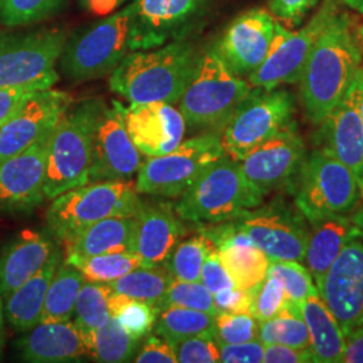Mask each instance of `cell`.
Returning <instances> with one entry per match:
<instances>
[{
  "mask_svg": "<svg viewBox=\"0 0 363 363\" xmlns=\"http://www.w3.org/2000/svg\"><path fill=\"white\" fill-rule=\"evenodd\" d=\"M361 61L359 37L350 15L339 11L316 40L298 79L301 103L312 123L320 124L339 104Z\"/></svg>",
  "mask_w": 363,
  "mask_h": 363,
  "instance_id": "6da1fadb",
  "label": "cell"
},
{
  "mask_svg": "<svg viewBox=\"0 0 363 363\" xmlns=\"http://www.w3.org/2000/svg\"><path fill=\"white\" fill-rule=\"evenodd\" d=\"M198 52L186 39L128 52L111 73L109 88L130 104H178L193 76Z\"/></svg>",
  "mask_w": 363,
  "mask_h": 363,
  "instance_id": "7a4b0ae2",
  "label": "cell"
},
{
  "mask_svg": "<svg viewBox=\"0 0 363 363\" xmlns=\"http://www.w3.org/2000/svg\"><path fill=\"white\" fill-rule=\"evenodd\" d=\"M104 108L99 99L70 106L49 136L45 195H58L89 183V169L97 123Z\"/></svg>",
  "mask_w": 363,
  "mask_h": 363,
  "instance_id": "3957f363",
  "label": "cell"
},
{
  "mask_svg": "<svg viewBox=\"0 0 363 363\" xmlns=\"http://www.w3.org/2000/svg\"><path fill=\"white\" fill-rule=\"evenodd\" d=\"M250 84L237 76L214 45L198 52L194 72L178 103V109L193 130H220L252 91Z\"/></svg>",
  "mask_w": 363,
  "mask_h": 363,
  "instance_id": "277c9868",
  "label": "cell"
},
{
  "mask_svg": "<svg viewBox=\"0 0 363 363\" xmlns=\"http://www.w3.org/2000/svg\"><path fill=\"white\" fill-rule=\"evenodd\" d=\"M264 195L250 184L238 162L225 155L205 169L174 205L182 220L218 225L259 208Z\"/></svg>",
  "mask_w": 363,
  "mask_h": 363,
  "instance_id": "5b68a950",
  "label": "cell"
},
{
  "mask_svg": "<svg viewBox=\"0 0 363 363\" xmlns=\"http://www.w3.org/2000/svg\"><path fill=\"white\" fill-rule=\"evenodd\" d=\"M132 1L66 38L60 57L67 79L85 82L111 74L132 52Z\"/></svg>",
  "mask_w": 363,
  "mask_h": 363,
  "instance_id": "8992f818",
  "label": "cell"
},
{
  "mask_svg": "<svg viewBox=\"0 0 363 363\" xmlns=\"http://www.w3.org/2000/svg\"><path fill=\"white\" fill-rule=\"evenodd\" d=\"M143 199L132 181L86 183L52 199L46 211L49 233L61 244L94 222L132 217Z\"/></svg>",
  "mask_w": 363,
  "mask_h": 363,
  "instance_id": "52a82bcc",
  "label": "cell"
},
{
  "mask_svg": "<svg viewBox=\"0 0 363 363\" xmlns=\"http://www.w3.org/2000/svg\"><path fill=\"white\" fill-rule=\"evenodd\" d=\"M296 106L289 91L253 88L220 130L225 154L235 162L259 144L294 125Z\"/></svg>",
  "mask_w": 363,
  "mask_h": 363,
  "instance_id": "ba28073f",
  "label": "cell"
},
{
  "mask_svg": "<svg viewBox=\"0 0 363 363\" xmlns=\"http://www.w3.org/2000/svg\"><path fill=\"white\" fill-rule=\"evenodd\" d=\"M66 34L60 28L0 34V89L42 86L58 81L60 61Z\"/></svg>",
  "mask_w": 363,
  "mask_h": 363,
  "instance_id": "9c48e42d",
  "label": "cell"
},
{
  "mask_svg": "<svg viewBox=\"0 0 363 363\" xmlns=\"http://www.w3.org/2000/svg\"><path fill=\"white\" fill-rule=\"evenodd\" d=\"M298 175L295 203L310 223L349 213L362 196L355 175L322 148L306 156Z\"/></svg>",
  "mask_w": 363,
  "mask_h": 363,
  "instance_id": "30bf717a",
  "label": "cell"
},
{
  "mask_svg": "<svg viewBox=\"0 0 363 363\" xmlns=\"http://www.w3.org/2000/svg\"><path fill=\"white\" fill-rule=\"evenodd\" d=\"M225 155L218 132L196 135L166 155L145 157L138 171L136 190L139 194L178 198Z\"/></svg>",
  "mask_w": 363,
  "mask_h": 363,
  "instance_id": "8fae6325",
  "label": "cell"
},
{
  "mask_svg": "<svg viewBox=\"0 0 363 363\" xmlns=\"http://www.w3.org/2000/svg\"><path fill=\"white\" fill-rule=\"evenodd\" d=\"M342 0H322L310 21L296 31L277 23L272 48L264 62L247 76L252 88L272 91L286 84L298 82L316 40L340 11Z\"/></svg>",
  "mask_w": 363,
  "mask_h": 363,
  "instance_id": "7c38bea8",
  "label": "cell"
},
{
  "mask_svg": "<svg viewBox=\"0 0 363 363\" xmlns=\"http://www.w3.org/2000/svg\"><path fill=\"white\" fill-rule=\"evenodd\" d=\"M210 0H133L130 49L147 50L186 39Z\"/></svg>",
  "mask_w": 363,
  "mask_h": 363,
  "instance_id": "4fadbf2b",
  "label": "cell"
},
{
  "mask_svg": "<svg viewBox=\"0 0 363 363\" xmlns=\"http://www.w3.org/2000/svg\"><path fill=\"white\" fill-rule=\"evenodd\" d=\"M233 223L271 261H304L310 230L289 208L277 205L259 206Z\"/></svg>",
  "mask_w": 363,
  "mask_h": 363,
  "instance_id": "5bb4252c",
  "label": "cell"
},
{
  "mask_svg": "<svg viewBox=\"0 0 363 363\" xmlns=\"http://www.w3.org/2000/svg\"><path fill=\"white\" fill-rule=\"evenodd\" d=\"M72 104L69 93L52 88L30 94L0 125V162L48 136Z\"/></svg>",
  "mask_w": 363,
  "mask_h": 363,
  "instance_id": "9a60e30c",
  "label": "cell"
},
{
  "mask_svg": "<svg viewBox=\"0 0 363 363\" xmlns=\"http://www.w3.org/2000/svg\"><path fill=\"white\" fill-rule=\"evenodd\" d=\"M318 291L345 335L363 325L362 237L351 238L343 247Z\"/></svg>",
  "mask_w": 363,
  "mask_h": 363,
  "instance_id": "2e32d148",
  "label": "cell"
},
{
  "mask_svg": "<svg viewBox=\"0 0 363 363\" xmlns=\"http://www.w3.org/2000/svg\"><path fill=\"white\" fill-rule=\"evenodd\" d=\"M277 23L269 10L250 9L234 18L214 48L237 76H249L271 50Z\"/></svg>",
  "mask_w": 363,
  "mask_h": 363,
  "instance_id": "e0dca14e",
  "label": "cell"
},
{
  "mask_svg": "<svg viewBox=\"0 0 363 363\" xmlns=\"http://www.w3.org/2000/svg\"><path fill=\"white\" fill-rule=\"evenodd\" d=\"M123 105L113 101L101 111L97 123L89 183L106 181H130L143 163V155L130 140L125 128Z\"/></svg>",
  "mask_w": 363,
  "mask_h": 363,
  "instance_id": "ac0fdd59",
  "label": "cell"
},
{
  "mask_svg": "<svg viewBox=\"0 0 363 363\" xmlns=\"http://www.w3.org/2000/svg\"><path fill=\"white\" fill-rule=\"evenodd\" d=\"M49 136L25 151L0 162V211L31 213L46 199V163Z\"/></svg>",
  "mask_w": 363,
  "mask_h": 363,
  "instance_id": "d6986e66",
  "label": "cell"
},
{
  "mask_svg": "<svg viewBox=\"0 0 363 363\" xmlns=\"http://www.w3.org/2000/svg\"><path fill=\"white\" fill-rule=\"evenodd\" d=\"M304 159V143L291 125L252 150L238 164L250 184L265 195L298 174Z\"/></svg>",
  "mask_w": 363,
  "mask_h": 363,
  "instance_id": "ffe728a7",
  "label": "cell"
},
{
  "mask_svg": "<svg viewBox=\"0 0 363 363\" xmlns=\"http://www.w3.org/2000/svg\"><path fill=\"white\" fill-rule=\"evenodd\" d=\"M130 140L144 157L166 155L184 139L186 121L169 103H140L121 106Z\"/></svg>",
  "mask_w": 363,
  "mask_h": 363,
  "instance_id": "44dd1931",
  "label": "cell"
},
{
  "mask_svg": "<svg viewBox=\"0 0 363 363\" xmlns=\"http://www.w3.org/2000/svg\"><path fill=\"white\" fill-rule=\"evenodd\" d=\"M187 233L172 203H144L133 216L130 250L145 267L163 265Z\"/></svg>",
  "mask_w": 363,
  "mask_h": 363,
  "instance_id": "7402d4cb",
  "label": "cell"
},
{
  "mask_svg": "<svg viewBox=\"0 0 363 363\" xmlns=\"http://www.w3.org/2000/svg\"><path fill=\"white\" fill-rule=\"evenodd\" d=\"M320 125L322 150L350 169L358 179L363 196V124L354 81Z\"/></svg>",
  "mask_w": 363,
  "mask_h": 363,
  "instance_id": "603a6c76",
  "label": "cell"
},
{
  "mask_svg": "<svg viewBox=\"0 0 363 363\" xmlns=\"http://www.w3.org/2000/svg\"><path fill=\"white\" fill-rule=\"evenodd\" d=\"M15 346L25 362H79L88 358V349L73 320L39 322L23 333Z\"/></svg>",
  "mask_w": 363,
  "mask_h": 363,
  "instance_id": "cb8c5ba5",
  "label": "cell"
},
{
  "mask_svg": "<svg viewBox=\"0 0 363 363\" xmlns=\"http://www.w3.org/2000/svg\"><path fill=\"white\" fill-rule=\"evenodd\" d=\"M202 232L214 242L235 286L250 289L267 277L271 259L245 234L238 232L232 220Z\"/></svg>",
  "mask_w": 363,
  "mask_h": 363,
  "instance_id": "d4e9b609",
  "label": "cell"
},
{
  "mask_svg": "<svg viewBox=\"0 0 363 363\" xmlns=\"http://www.w3.org/2000/svg\"><path fill=\"white\" fill-rule=\"evenodd\" d=\"M55 249L49 235L30 229L10 241L0 255V292L3 298L38 272Z\"/></svg>",
  "mask_w": 363,
  "mask_h": 363,
  "instance_id": "484cf974",
  "label": "cell"
},
{
  "mask_svg": "<svg viewBox=\"0 0 363 363\" xmlns=\"http://www.w3.org/2000/svg\"><path fill=\"white\" fill-rule=\"evenodd\" d=\"M304 261L316 286L320 284L325 273L337 259L351 238L358 230L350 216L337 214L311 222Z\"/></svg>",
  "mask_w": 363,
  "mask_h": 363,
  "instance_id": "4316f807",
  "label": "cell"
},
{
  "mask_svg": "<svg viewBox=\"0 0 363 363\" xmlns=\"http://www.w3.org/2000/svg\"><path fill=\"white\" fill-rule=\"evenodd\" d=\"M61 257L62 253L55 249L38 272L4 298L6 320L15 331L23 334L40 322L46 294L61 264Z\"/></svg>",
  "mask_w": 363,
  "mask_h": 363,
  "instance_id": "83f0119b",
  "label": "cell"
},
{
  "mask_svg": "<svg viewBox=\"0 0 363 363\" xmlns=\"http://www.w3.org/2000/svg\"><path fill=\"white\" fill-rule=\"evenodd\" d=\"M132 217H111L94 222L61 242L64 262L105 253L130 252Z\"/></svg>",
  "mask_w": 363,
  "mask_h": 363,
  "instance_id": "f1b7e54d",
  "label": "cell"
},
{
  "mask_svg": "<svg viewBox=\"0 0 363 363\" xmlns=\"http://www.w3.org/2000/svg\"><path fill=\"white\" fill-rule=\"evenodd\" d=\"M298 307L310 333V350L313 362H343L345 334L319 294L303 300Z\"/></svg>",
  "mask_w": 363,
  "mask_h": 363,
  "instance_id": "f546056e",
  "label": "cell"
},
{
  "mask_svg": "<svg viewBox=\"0 0 363 363\" xmlns=\"http://www.w3.org/2000/svg\"><path fill=\"white\" fill-rule=\"evenodd\" d=\"M82 339L88 349V358L103 363L130 362L140 345V340L130 337L115 316Z\"/></svg>",
  "mask_w": 363,
  "mask_h": 363,
  "instance_id": "4dcf8cb0",
  "label": "cell"
},
{
  "mask_svg": "<svg viewBox=\"0 0 363 363\" xmlns=\"http://www.w3.org/2000/svg\"><path fill=\"white\" fill-rule=\"evenodd\" d=\"M84 283L85 277L76 267L66 262L60 264L46 294L40 322L72 320Z\"/></svg>",
  "mask_w": 363,
  "mask_h": 363,
  "instance_id": "1f68e13d",
  "label": "cell"
},
{
  "mask_svg": "<svg viewBox=\"0 0 363 363\" xmlns=\"http://www.w3.org/2000/svg\"><path fill=\"white\" fill-rule=\"evenodd\" d=\"M156 335L169 343L193 337H214L216 315L184 307H169L159 312L155 323Z\"/></svg>",
  "mask_w": 363,
  "mask_h": 363,
  "instance_id": "d6a6232c",
  "label": "cell"
},
{
  "mask_svg": "<svg viewBox=\"0 0 363 363\" xmlns=\"http://www.w3.org/2000/svg\"><path fill=\"white\" fill-rule=\"evenodd\" d=\"M174 276L166 267H140L109 283L112 292L142 300L157 308Z\"/></svg>",
  "mask_w": 363,
  "mask_h": 363,
  "instance_id": "836d02e7",
  "label": "cell"
},
{
  "mask_svg": "<svg viewBox=\"0 0 363 363\" xmlns=\"http://www.w3.org/2000/svg\"><path fill=\"white\" fill-rule=\"evenodd\" d=\"M259 323V339L265 346L284 345L296 349H310V333L296 304L291 303L277 316Z\"/></svg>",
  "mask_w": 363,
  "mask_h": 363,
  "instance_id": "e575fe53",
  "label": "cell"
},
{
  "mask_svg": "<svg viewBox=\"0 0 363 363\" xmlns=\"http://www.w3.org/2000/svg\"><path fill=\"white\" fill-rule=\"evenodd\" d=\"M111 295L112 289L109 284L85 280L79 289L73 313V323L77 327L81 337L103 327L109 320Z\"/></svg>",
  "mask_w": 363,
  "mask_h": 363,
  "instance_id": "d590c367",
  "label": "cell"
},
{
  "mask_svg": "<svg viewBox=\"0 0 363 363\" xmlns=\"http://www.w3.org/2000/svg\"><path fill=\"white\" fill-rule=\"evenodd\" d=\"M214 242L203 232L181 241L174 249L164 267L182 281H201V272L208 252L214 249Z\"/></svg>",
  "mask_w": 363,
  "mask_h": 363,
  "instance_id": "8d00e7d4",
  "label": "cell"
},
{
  "mask_svg": "<svg viewBox=\"0 0 363 363\" xmlns=\"http://www.w3.org/2000/svg\"><path fill=\"white\" fill-rule=\"evenodd\" d=\"M84 274L85 280L109 284L121 276L145 267L143 261L132 252H117L78 259L69 262Z\"/></svg>",
  "mask_w": 363,
  "mask_h": 363,
  "instance_id": "74e56055",
  "label": "cell"
},
{
  "mask_svg": "<svg viewBox=\"0 0 363 363\" xmlns=\"http://www.w3.org/2000/svg\"><path fill=\"white\" fill-rule=\"evenodd\" d=\"M109 311L111 316L118 319L120 325L138 340L148 337L155 328L156 319L159 311L157 308L136 298H130L120 294L112 292L109 298Z\"/></svg>",
  "mask_w": 363,
  "mask_h": 363,
  "instance_id": "f35d334b",
  "label": "cell"
},
{
  "mask_svg": "<svg viewBox=\"0 0 363 363\" xmlns=\"http://www.w3.org/2000/svg\"><path fill=\"white\" fill-rule=\"evenodd\" d=\"M64 0H0V25L23 27L52 16Z\"/></svg>",
  "mask_w": 363,
  "mask_h": 363,
  "instance_id": "ab89813d",
  "label": "cell"
},
{
  "mask_svg": "<svg viewBox=\"0 0 363 363\" xmlns=\"http://www.w3.org/2000/svg\"><path fill=\"white\" fill-rule=\"evenodd\" d=\"M169 307H184L217 315L214 295L201 281H182L174 279L164 296L157 304L160 312Z\"/></svg>",
  "mask_w": 363,
  "mask_h": 363,
  "instance_id": "60d3db41",
  "label": "cell"
},
{
  "mask_svg": "<svg viewBox=\"0 0 363 363\" xmlns=\"http://www.w3.org/2000/svg\"><path fill=\"white\" fill-rule=\"evenodd\" d=\"M267 274L281 281L286 298L296 306L312 295L319 294L318 286L313 284L311 272L298 261H271Z\"/></svg>",
  "mask_w": 363,
  "mask_h": 363,
  "instance_id": "b9f144b4",
  "label": "cell"
},
{
  "mask_svg": "<svg viewBox=\"0 0 363 363\" xmlns=\"http://www.w3.org/2000/svg\"><path fill=\"white\" fill-rule=\"evenodd\" d=\"M259 320L252 313L218 312L216 315L217 345H234L259 339Z\"/></svg>",
  "mask_w": 363,
  "mask_h": 363,
  "instance_id": "7bdbcfd3",
  "label": "cell"
},
{
  "mask_svg": "<svg viewBox=\"0 0 363 363\" xmlns=\"http://www.w3.org/2000/svg\"><path fill=\"white\" fill-rule=\"evenodd\" d=\"M252 292V307L250 313L259 320L264 322L277 316L291 304L286 298L284 286L281 281L273 276H268L253 288Z\"/></svg>",
  "mask_w": 363,
  "mask_h": 363,
  "instance_id": "ee69618b",
  "label": "cell"
},
{
  "mask_svg": "<svg viewBox=\"0 0 363 363\" xmlns=\"http://www.w3.org/2000/svg\"><path fill=\"white\" fill-rule=\"evenodd\" d=\"M177 359L181 363L220 362V349L214 337H186L172 343Z\"/></svg>",
  "mask_w": 363,
  "mask_h": 363,
  "instance_id": "f6af8a7d",
  "label": "cell"
},
{
  "mask_svg": "<svg viewBox=\"0 0 363 363\" xmlns=\"http://www.w3.org/2000/svg\"><path fill=\"white\" fill-rule=\"evenodd\" d=\"M320 0H269V11L286 27L301 25Z\"/></svg>",
  "mask_w": 363,
  "mask_h": 363,
  "instance_id": "bcb514c9",
  "label": "cell"
},
{
  "mask_svg": "<svg viewBox=\"0 0 363 363\" xmlns=\"http://www.w3.org/2000/svg\"><path fill=\"white\" fill-rule=\"evenodd\" d=\"M201 283L206 286L213 295L223 289L235 286L233 279L230 277V274L228 273L220 261L217 247L211 249L206 256L201 272Z\"/></svg>",
  "mask_w": 363,
  "mask_h": 363,
  "instance_id": "7dc6e473",
  "label": "cell"
},
{
  "mask_svg": "<svg viewBox=\"0 0 363 363\" xmlns=\"http://www.w3.org/2000/svg\"><path fill=\"white\" fill-rule=\"evenodd\" d=\"M220 362L261 363L264 362L265 345L259 340H250L234 345H220Z\"/></svg>",
  "mask_w": 363,
  "mask_h": 363,
  "instance_id": "c3c4849f",
  "label": "cell"
},
{
  "mask_svg": "<svg viewBox=\"0 0 363 363\" xmlns=\"http://www.w3.org/2000/svg\"><path fill=\"white\" fill-rule=\"evenodd\" d=\"M138 363H177V354L172 345L164 337L148 335L142 350L135 357Z\"/></svg>",
  "mask_w": 363,
  "mask_h": 363,
  "instance_id": "681fc988",
  "label": "cell"
},
{
  "mask_svg": "<svg viewBox=\"0 0 363 363\" xmlns=\"http://www.w3.org/2000/svg\"><path fill=\"white\" fill-rule=\"evenodd\" d=\"M214 303L218 312H244L250 313L252 292L238 286L228 288L214 294Z\"/></svg>",
  "mask_w": 363,
  "mask_h": 363,
  "instance_id": "f907efd6",
  "label": "cell"
},
{
  "mask_svg": "<svg viewBox=\"0 0 363 363\" xmlns=\"http://www.w3.org/2000/svg\"><path fill=\"white\" fill-rule=\"evenodd\" d=\"M265 363L313 362L310 349H296L284 345H267L264 351Z\"/></svg>",
  "mask_w": 363,
  "mask_h": 363,
  "instance_id": "816d5d0a",
  "label": "cell"
},
{
  "mask_svg": "<svg viewBox=\"0 0 363 363\" xmlns=\"http://www.w3.org/2000/svg\"><path fill=\"white\" fill-rule=\"evenodd\" d=\"M40 89H48V88L34 85V86H23V88L0 89V125L13 115L30 94Z\"/></svg>",
  "mask_w": 363,
  "mask_h": 363,
  "instance_id": "f5cc1de1",
  "label": "cell"
},
{
  "mask_svg": "<svg viewBox=\"0 0 363 363\" xmlns=\"http://www.w3.org/2000/svg\"><path fill=\"white\" fill-rule=\"evenodd\" d=\"M345 363H363V325L345 335Z\"/></svg>",
  "mask_w": 363,
  "mask_h": 363,
  "instance_id": "db71d44e",
  "label": "cell"
},
{
  "mask_svg": "<svg viewBox=\"0 0 363 363\" xmlns=\"http://www.w3.org/2000/svg\"><path fill=\"white\" fill-rule=\"evenodd\" d=\"M127 0H78L84 10L94 16H106L121 9Z\"/></svg>",
  "mask_w": 363,
  "mask_h": 363,
  "instance_id": "11a10c76",
  "label": "cell"
},
{
  "mask_svg": "<svg viewBox=\"0 0 363 363\" xmlns=\"http://www.w3.org/2000/svg\"><path fill=\"white\" fill-rule=\"evenodd\" d=\"M6 345V312H4V298L0 292V355Z\"/></svg>",
  "mask_w": 363,
  "mask_h": 363,
  "instance_id": "9f6ffc18",
  "label": "cell"
},
{
  "mask_svg": "<svg viewBox=\"0 0 363 363\" xmlns=\"http://www.w3.org/2000/svg\"><path fill=\"white\" fill-rule=\"evenodd\" d=\"M354 82L357 85V91H358V106H359V113H361V118H362L363 124V67H359Z\"/></svg>",
  "mask_w": 363,
  "mask_h": 363,
  "instance_id": "6f0895ef",
  "label": "cell"
},
{
  "mask_svg": "<svg viewBox=\"0 0 363 363\" xmlns=\"http://www.w3.org/2000/svg\"><path fill=\"white\" fill-rule=\"evenodd\" d=\"M351 218L358 230V235L363 238V205H361L359 208H357V211L351 216Z\"/></svg>",
  "mask_w": 363,
  "mask_h": 363,
  "instance_id": "680465c9",
  "label": "cell"
},
{
  "mask_svg": "<svg viewBox=\"0 0 363 363\" xmlns=\"http://www.w3.org/2000/svg\"><path fill=\"white\" fill-rule=\"evenodd\" d=\"M342 1L351 10L363 13V0H342Z\"/></svg>",
  "mask_w": 363,
  "mask_h": 363,
  "instance_id": "91938a15",
  "label": "cell"
},
{
  "mask_svg": "<svg viewBox=\"0 0 363 363\" xmlns=\"http://www.w3.org/2000/svg\"><path fill=\"white\" fill-rule=\"evenodd\" d=\"M357 33H358V37H359V42L363 45V25L362 26H359Z\"/></svg>",
  "mask_w": 363,
  "mask_h": 363,
  "instance_id": "94428289",
  "label": "cell"
}]
</instances>
